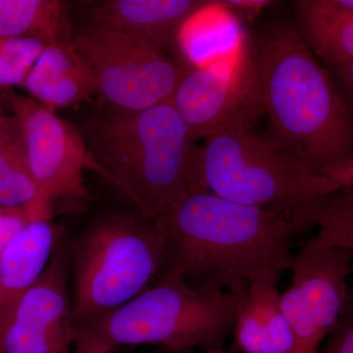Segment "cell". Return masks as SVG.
Wrapping results in <instances>:
<instances>
[{
  "label": "cell",
  "instance_id": "obj_1",
  "mask_svg": "<svg viewBox=\"0 0 353 353\" xmlns=\"http://www.w3.org/2000/svg\"><path fill=\"white\" fill-rule=\"evenodd\" d=\"M164 248L165 273L196 289L240 297L253 281L290 270L301 233L292 212L253 208L212 192H190L153 219ZM161 275V276H162Z\"/></svg>",
  "mask_w": 353,
  "mask_h": 353
},
{
  "label": "cell",
  "instance_id": "obj_2",
  "mask_svg": "<svg viewBox=\"0 0 353 353\" xmlns=\"http://www.w3.org/2000/svg\"><path fill=\"white\" fill-rule=\"evenodd\" d=\"M266 138L299 162L322 169L353 157L352 106L304 43L296 26L277 22L256 43Z\"/></svg>",
  "mask_w": 353,
  "mask_h": 353
},
{
  "label": "cell",
  "instance_id": "obj_3",
  "mask_svg": "<svg viewBox=\"0 0 353 353\" xmlns=\"http://www.w3.org/2000/svg\"><path fill=\"white\" fill-rule=\"evenodd\" d=\"M78 129L92 170L122 192L141 214L153 220L190 194L194 146L170 102L141 111L103 103Z\"/></svg>",
  "mask_w": 353,
  "mask_h": 353
},
{
  "label": "cell",
  "instance_id": "obj_4",
  "mask_svg": "<svg viewBox=\"0 0 353 353\" xmlns=\"http://www.w3.org/2000/svg\"><path fill=\"white\" fill-rule=\"evenodd\" d=\"M238 303L231 292L196 289L165 273L129 303L77 329L75 352L143 345L181 352L223 347L233 333Z\"/></svg>",
  "mask_w": 353,
  "mask_h": 353
},
{
  "label": "cell",
  "instance_id": "obj_5",
  "mask_svg": "<svg viewBox=\"0 0 353 353\" xmlns=\"http://www.w3.org/2000/svg\"><path fill=\"white\" fill-rule=\"evenodd\" d=\"M339 189L324 172L259 136L254 125L220 130L192 155L190 192L211 190L243 205L292 212L299 204Z\"/></svg>",
  "mask_w": 353,
  "mask_h": 353
},
{
  "label": "cell",
  "instance_id": "obj_6",
  "mask_svg": "<svg viewBox=\"0 0 353 353\" xmlns=\"http://www.w3.org/2000/svg\"><path fill=\"white\" fill-rule=\"evenodd\" d=\"M68 248L76 329L129 303L163 272L161 236L138 211L99 216Z\"/></svg>",
  "mask_w": 353,
  "mask_h": 353
},
{
  "label": "cell",
  "instance_id": "obj_7",
  "mask_svg": "<svg viewBox=\"0 0 353 353\" xmlns=\"http://www.w3.org/2000/svg\"><path fill=\"white\" fill-rule=\"evenodd\" d=\"M73 43L94 70L102 101L118 110L168 103L190 66L148 41L101 28L85 26Z\"/></svg>",
  "mask_w": 353,
  "mask_h": 353
},
{
  "label": "cell",
  "instance_id": "obj_8",
  "mask_svg": "<svg viewBox=\"0 0 353 353\" xmlns=\"http://www.w3.org/2000/svg\"><path fill=\"white\" fill-rule=\"evenodd\" d=\"M170 103L192 141L225 128L254 125L264 113L256 44L245 34L230 54L203 66L190 65Z\"/></svg>",
  "mask_w": 353,
  "mask_h": 353
},
{
  "label": "cell",
  "instance_id": "obj_9",
  "mask_svg": "<svg viewBox=\"0 0 353 353\" xmlns=\"http://www.w3.org/2000/svg\"><path fill=\"white\" fill-rule=\"evenodd\" d=\"M2 104L19 120L32 179L38 185L34 199L48 214L65 197H85L83 171L92 170V160L78 127L70 124L57 110L32 97L1 90Z\"/></svg>",
  "mask_w": 353,
  "mask_h": 353
},
{
  "label": "cell",
  "instance_id": "obj_10",
  "mask_svg": "<svg viewBox=\"0 0 353 353\" xmlns=\"http://www.w3.org/2000/svg\"><path fill=\"white\" fill-rule=\"evenodd\" d=\"M69 272V248L60 241L43 276L2 320L0 353H70L77 329Z\"/></svg>",
  "mask_w": 353,
  "mask_h": 353
},
{
  "label": "cell",
  "instance_id": "obj_11",
  "mask_svg": "<svg viewBox=\"0 0 353 353\" xmlns=\"http://www.w3.org/2000/svg\"><path fill=\"white\" fill-rule=\"evenodd\" d=\"M211 2L206 0H102L88 2L87 26L143 39L173 57L178 54L181 57L178 41L183 26Z\"/></svg>",
  "mask_w": 353,
  "mask_h": 353
},
{
  "label": "cell",
  "instance_id": "obj_12",
  "mask_svg": "<svg viewBox=\"0 0 353 353\" xmlns=\"http://www.w3.org/2000/svg\"><path fill=\"white\" fill-rule=\"evenodd\" d=\"M22 88L32 99L54 110L99 94L94 70L73 41L48 46Z\"/></svg>",
  "mask_w": 353,
  "mask_h": 353
},
{
  "label": "cell",
  "instance_id": "obj_13",
  "mask_svg": "<svg viewBox=\"0 0 353 353\" xmlns=\"http://www.w3.org/2000/svg\"><path fill=\"white\" fill-rule=\"evenodd\" d=\"M60 241L54 223L39 219L0 253V324L15 301L43 276Z\"/></svg>",
  "mask_w": 353,
  "mask_h": 353
},
{
  "label": "cell",
  "instance_id": "obj_14",
  "mask_svg": "<svg viewBox=\"0 0 353 353\" xmlns=\"http://www.w3.org/2000/svg\"><path fill=\"white\" fill-rule=\"evenodd\" d=\"M69 4L60 0H0V38L48 46L73 41Z\"/></svg>",
  "mask_w": 353,
  "mask_h": 353
},
{
  "label": "cell",
  "instance_id": "obj_15",
  "mask_svg": "<svg viewBox=\"0 0 353 353\" xmlns=\"http://www.w3.org/2000/svg\"><path fill=\"white\" fill-rule=\"evenodd\" d=\"M245 34L220 4L212 1L194 14L179 34L181 57L192 66H203L236 50Z\"/></svg>",
  "mask_w": 353,
  "mask_h": 353
},
{
  "label": "cell",
  "instance_id": "obj_16",
  "mask_svg": "<svg viewBox=\"0 0 353 353\" xmlns=\"http://www.w3.org/2000/svg\"><path fill=\"white\" fill-rule=\"evenodd\" d=\"M292 214L301 231L313 225L318 228V234L306 245L341 248L353 255V188L304 201Z\"/></svg>",
  "mask_w": 353,
  "mask_h": 353
},
{
  "label": "cell",
  "instance_id": "obj_17",
  "mask_svg": "<svg viewBox=\"0 0 353 353\" xmlns=\"http://www.w3.org/2000/svg\"><path fill=\"white\" fill-rule=\"evenodd\" d=\"M19 120L0 117V206L24 205L38 196Z\"/></svg>",
  "mask_w": 353,
  "mask_h": 353
},
{
  "label": "cell",
  "instance_id": "obj_18",
  "mask_svg": "<svg viewBox=\"0 0 353 353\" xmlns=\"http://www.w3.org/2000/svg\"><path fill=\"white\" fill-rule=\"evenodd\" d=\"M294 26L311 51L333 68L353 61V18L331 25Z\"/></svg>",
  "mask_w": 353,
  "mask_h": 353
},
{
  "label": "cell",
  "instance_id": "obj_19",
  "mask_svg": "<svg viewBox=\"0 0 353 353\" xmlns=\"http://www.w3.org/2000/svg\"><path fill=\"white\" fill-rule=\"evenodd\" d=\"M48 46L39 39L0 38V90L22 87Z\"/></svg>",
  "mask_w": 353,
  "mask_h": 353
},
{
  "label": "cell",
  "instance_id": "obj_20",
  "mask_svg": "<svg viewBox=\"0 0 353 353\" xmlns=\"http://www.w3.org/2000/svg\"><path fill=\"white\" fill-rule=\"evenodd\" d=\"M294 3L296 25H331L353 18V0H299Z\"/></svg>",
  "mask_w": 353,
  "mask_h": 353
},
{
  "label": "cell",
  "instance_id": "obj_21",
  "mask_svg": "<svg viewBox=\"0 0 353 353\" xmlns=\"http://www.w3.org/2000/svg\"><path fill=\"white\" fill-rule=\"evenodd\" d=\"M51 219L34 201L18 206H0V253L32 221Z\"/></svg>",
  "mask_w": 353,
  "mask_h": 353
},
{
  "label": "cell",
  "instance_id": "obj_22",
  "mask_svg": "<svg viewBox=\"0 0 353 353\" xmlns=\"http://www.w3.org/2000/svg\"><path fill=\"white\" fill-rule=\"evenodd\" d=\"M321 353H353V299L350 294L338 324L325 341Z\"/></svg>",
  "mask_w": 353,
  "mask_h": 353
},
{
  "label": "cell",
  "instance_id": "obj_23",
  "mask_svg": "<svg viewBox=\"0 0 353 353\" xmlns=\"http://www.w3.org/2000/svg\"><path fill=\"white\" fill-rule=\"evenodd\" d=\"M322 171L327 174L340 189L353 188V157L341 163L326 167L322 169Z\"/></svg>",
  "mask_w": 353,
  "mask_h": 353
},
{
  "label": "cell",
  "instance_id": "obj_24",
  "mask_svg": "<svg viewBox=\"0 0 353 353\" xmlns=\"http://www.w3.org/2000/svg\"><path fill=\"white\" fill-rule=\"evenodd\" d=\"M272 3L271 1L266 0H226V1H220L221 6L225 9H231L236 10L239 9L241 11H252V12H259L262 8Z\"/></svg>",
  "mask_w": 353,
  "mask_h": 353
},
{
  "label": "cell",
  "instance_id": "obj_25",
  "mask_svg": "<svg viewBox=\"0 0 353 353\" xmlns=\"http://www.w3.org/2000/svg\"><path fill=\"white\" fill-rule=\"evenodd\" d=\"M334 69L336 70L343 85L347 88L348 97H350V102L353 105V61L334 67Z\"/></svg>",
  "mask_w": 353,
  "mask_h": 353
},
{
  "label": "cell",
  "instance_id": "obj_26",
  "mask_svg": "<svg viewBox=\"0 0 353 353\" xmlns=\"http://www.w3.org/2000/svg\"><path fill=\"white\" fill-rule=\"evenodd\" d=\"M203 353H240V352H236V350H232V348H230V350H226V348H224V347H216V348H212V350H206V352H204Z\"/></svg>",
  "mask_w": 353,
  "mask_h": 353
},
{
  "label": "cell",
  "instance_id": "obj_27",
  "mask_svg": "<svg viewBox=\"0 0 353 353\" xmlns=\"http://www.w3.org/2000/svg\"><path fill=\"white\" fill-rule=\"evenodd\" d=\"M152 353H185L181 352H176V350H167V348L159 347L157 350V352H153Z\"/></svg>",
  "mask_w": 353,
  "mask_h": 353
},
{
  "label": "cell",
  "instance_id": "obj_28",
  "mask_svg": "<svg viewBox=\"0 0 353 353\" xmlns=\"http://www.w3.org/2000/svg\"><path fill=\"white\" fill-rule=\"evenodd\" d=\"M2 101H1V90H0V117H1L2 115H3V110H2Z\"/></svg>",
  "mask_w": 353,
  "mask_h": 353
},
{
  "label": "cell",
  "instance_id": "obj_29",
  "mask_svg": "<svg viewBox=\"0 0 353 353\" xmlns=\"http://www.w3.org/2000/svg\"><path fill=\"white\" fill-rule=\"evenodd\" d=\"M106 353H114V352H106Z\"/></svg>",
  "mask_w": 353,
  "mask_h": 353
}]
</instances>
